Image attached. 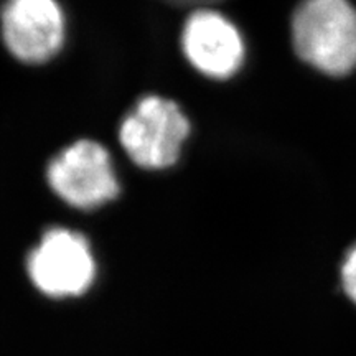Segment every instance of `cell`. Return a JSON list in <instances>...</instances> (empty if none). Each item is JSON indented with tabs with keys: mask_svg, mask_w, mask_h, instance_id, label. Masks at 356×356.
I'll return each mask as SVG.
<instances>
[{
	"mask_svg": "<svg viewBox=\"0 0 356 356\" xmlns=\"http://www.w3.org/2000/svg\"><path fill=\"white\" fill-rule=\"evenodd\" d=\"M293 50L328 76L356 70V8L350 0H302L292 17Z\"/></svg>",
	"mask_w": 356,
	"mask_h": 356,
	"instance_id": "cell-1",
	"label": "cell"
},
{
	"mask_svg": "<svg viewBox=\"0 0 356 356\" xmlns=\"http://www.w3.org/2000/svg\"><path fill=\"white\" fill-rule=\"evenodd\" d=\"M29 279L51 299L78 297L92 286L96 261L83 234L66 228H50L25 257Z\"/></svg>",
	"mask_w": 356,
	"mask_h": 356,
	"instance_id": "cell-2",
	"label": "cell"
},
{
	"mask_svg": "<svg viewBox=\"0 0 356 356\" xmlns=\"http://www.w3.org/2000/svg\"><path fill=\"white\" fill-rule=\"evenodd\" d=\"M188 134V119L175 102L160 96H145L124 118L119 140L132 162L142 168L159 170L177 162Z\"/></svg>",
	"mask_w": 356,
	"mask_h": 356,
	"instance_id": "cell-3",
	"label": "cell"
},
{
	"mask_svg": "<svg viewBox=\"0 0 356 356\" xmlns=\"http://www.w3.org/2000/svg\"><path fill=\"white\" fill-rule=\"evenodd\" d=\"M47 181L56 197L78 210H95L119 193L111 155L92 140H78L55 155L47 167Z\"/></svg>",
	"mask_w": 356,
	"mask_h": 356,
	"instance_id": "cell-4",
	"label": "cell"
},
{
	"mask_svg": "<svg viewBox=\"0 0 356 356\" xmlns=\"http://www.w3.org/2000/svg\"><path fill=\"white\" fill-rule=\"evenodd\" d=\"M0 40L13 60L47 63L63 47V10L56 0H6L0 7Z\"/></svg>",
	"mask_w": 356,
	"mask_h": 356,
	"instance_id": "cell-5",
	"label": "cell"
},
{
	"mask_svg": "<svg viewBox=\"0 0 356 356\" xmlns=\"http://www.w3.org/2000/svg\"><path fill=\"white\" fill-rule=\"evenodd\" d=\"M181 48L195 70L215 79L238 73L246 55L236 25L211 7L191 12L181 30Z\"/></svg>",
	"mask_w": 356,
	"mask_h": 356,
	"instance_id": "cell-6",
	"label": "cell"
},
{
	"mask_svg": "<svg viewBox=\"0 0 356 356\" xmlns=\"http://www.w3.org/2000/svg\"><path fill=\"white\" fill-rule=\"evenodd\" d=\"M340 280L345 296L356 305V243L345 252L340 267Z\"/></svg>",
	"mask_w": 356,
	"mask_h": 356,
	"instance_id": "cell-7",
	"label": "cell"
},
{
	"mask_svg": "<svg viewBox=\"0 0 356 356\" xmlns=\"http://www.w3.org/2000/svg\"><path fill=\"white\" fill-rule=\"evenodd\" d=\"M163 2L177 7H193L197 10V8H210L213 3L221 2V0H163Z\"/></svg>",
	"mask_w": 356,
	"mask_h": 356,
	"instance_id": "cell-8",
	"label": "cell"
}]
</instances>
